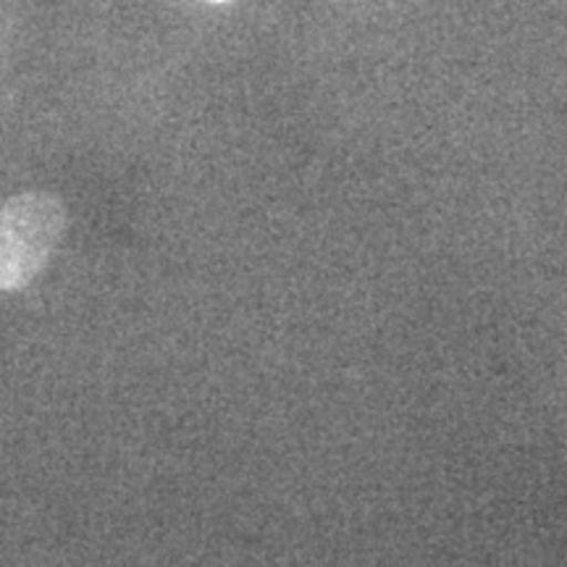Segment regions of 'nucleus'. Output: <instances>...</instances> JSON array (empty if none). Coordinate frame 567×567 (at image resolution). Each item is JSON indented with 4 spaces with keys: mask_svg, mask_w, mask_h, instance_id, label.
Segmentation results:
<instances>
[{
    "mask_svg": "<svg viewBox=\"0 0 567 567\" xmlns=\"http://www.w3.org/2000/svg\"><path fill=\"white\" fill-rule=\"evenodd\" d=\"M69 216L53 193H21L0 205V289L30 287L51 264Z\"/></svg>",
    "mask_w": 567,
    "mask_h": 567,
    "instance_id": "1",
    "label": "nucleus"
},
{
    "mask_svg": "<svg viewBox=\"0 0 567 567\" xmlns=\"http://www.w3.org/2000/svg\"><path fill=\"white\" fill-rule=\"evenodd\" d=\"M210 3H226V0H210Z\"/></svg>",
    "mask_w": 567,
    "mask_h": 567,
    "instance_id": "2",
    "label": "nucleus"
}]
</instances>
